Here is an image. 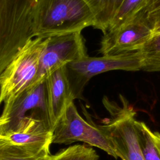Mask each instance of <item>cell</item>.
<instances>
[{
    "label": "cell",
    "mask_w": 160,
    "mask_h": 160,
    "mask_svg": "<svg viewBox=\"0 0 160 160\" xmlns=\"http://www.w3.org/2000/svg\"><path fill=\"white\" fill-rule=\"evenodd\" d=\"M94 25V15L83 0H37L34 6V38L81 32Z\"/></svg>",
    "instance_id": "obj_1"
},
{
    "label": "cell",
    "mask_w": 160,
    "mask_h": 160,
    "mask_svg": "<svg viewBox=\"0 0 160 160\" xmlns=\"http://www.w3.org/2000/svg\"><path fill=\"white\" fill-rule=\"evenodd\" d=\"M37 0H0V75L31 39Z\"/></svg>",
    "instance_id": "obj_2"
},
{
    "label": "cell",
    "mask_w": 160,
    "mask_h": 160,
    "mask_svg": "<svg viewBox=\"0 0 160 160\" xmlns=\"http://www.w3.org/2000/svg\"><path fill=\"white\" fill-rule=\"evenodd\" d=\"M48 38H34L18 52L0 75V104L13 101L31 87L38 74L41 54Z\"/></svg>",
    "instance_id": "obj_3"
},
{
    "label": "cell",
    "mask_w": 160,
    "mask_h": 160,
    "mask_svg": "<svg viewBox=\"0 0 160 160\" xmlns=\"http://www.w3.org/2000/svg\"><path fill=\"white\" fill-rule=\"evenodd\" d=\"M142 68L139 51L116 56H86L66 65V75L74 99H83L86 85L94 76L112 70L136 71Z\"/></svg>",
    "instance_id": "obj_4"
},
{
    "label": "cell",
    "mask_w": 160,
    "mask_h": 160,
    "mask_svg": "<svg viewBox=\"0 0 160 160\" xmlns=\"http://www.w3.org/2000/svg\"><path fill=\"white\" fill-rule=\"evenodd\" d=\"M81 141L97 147L117 159L114 144L102 125L84 119L71 102L56 123L52 133V144H70Z\"/></svg>",
    "instance_id": "obj_5"
},
{
    "label": "cell",
    "mask_w": 160,
    "mask_h": 160,
    "mask_svg": "<svg viewBox=\"0 0 160 160\" xmlns=\"http://www.w3.org/2000/svg\"><path fill=\"white\" fill-rule=\"evenodd\" d=\"M122 105L104 97L102 102L111 118L102 125L109 134L118 158L122 160H145L142 154L135 128L134 109L121 96Z\"/></svg>",
    "instance_id": "obj_6"
},
{
    "label": "cell",
    "mask_w": 160,
    "mask_h": 160,
    "mask_svg": "<svg viewBox=\"0 0 160 160\" xmlns=\"http://www.w3.org/2000/svg\"><path fill=\"white\" fill-rule=\"evenodd\" d=\"M88 56L81 31L48 38L40 58L38 74L31 87L45 81L52 72L69 62Z\"/></svg>",
    "instance_id": "obj_7"
},
{
    "label": "cell",
    "mask_w": 160,
    "mask_h": 160,
    "mask_svg": "<svg viewBox=\"0 0 160 160\" xmlns=\"http://www.w3.org/2000/svg\"><path fill=\"white\" fill-rule=\"evenodd\" d=\"M28 111L39 112L49 121L46 81L28 88L4 105L0 116V137L16 129Z\"/></svg>",
    "instance_id": "obj_8"
},
{
    "label": "cell",
    "mask_w": 160,
    "mask_h": 160,
    "mask_svg": "<svg viewBox=\"0 0 160 160\" xmlns=\"http://www.w3.org/2000/svg\"><path fill=\"white\" fill-rule=\"evenodd\" d=\"M153 34L148 25L134 18L114 30L103 33L99 51L102 56H116L138 51Z\"/></svg>",
    "instance_id": "obj_9"
},
{
    "label": "cell",
    "mask_w": 160,
    "mask_h": 160,
    "mask_svg": "<svg viewBox=\"0 0 160 160\" xmlns=\"http://www.w3.org/2000/svg\"><path fill=\"white\" fill-rule=\"evenodd\" d=\"M52 133L49 121L41 113L34 112L25 116L16 129L0 138L37 151H49Z\"/></svg>",
    "instance_id": "obj_10"
},
{
    "label": "cell",
    "mask_w": 160,
    "mask_h": 160,
    "mask_svg": "<svg viewBox=\"0 0 160 160\" xmlns=\"http://www.w3.org/2000/svg\"><path fill=\"white\" fill-rule=\"evenodd\" d=\"M49 122L52 131L68 106L75 99L66 75V65L46 79Z\"/></svg>",
    "instance_id": "obj_11"
},
{
    "label": "cell",
    "mask_w": 160,
    "mask_h": 160,
    "mask_svg": "<svg viewBox=\"0 0 160 160\" xmlns=\"http://www.w3.org/2000/svg\"><path fill=\"white\" fill-rule=\"evenodd\" d=\"M94 17V28L105 32L124 0H83Z\"/></svg>",
    "instance_id": "obj_12"
},
{
    "label": "cell",
    "mask_w": 160,
    "mask_h": 160,
    "mask_svg": "<svg viewBox=\"0 0 160 160\" xmlns=\"http://www.w3.org/2000/svg\"><path fill=\"white\" fill-rule=\"evenodd\" d=\"M0 160H54V156L49 151H37L0 138Z\"/></svg>",
    "instance_id": "obj_13"
},
{
    "label": "cell",
    "mask_w": 160,
    "mask_h": 160,
    "mask_svg": "<svg viewBox=\"0 0 160 160\" xmlns=\"http://www.w3.org/2000/svg\"><path fill=\"white\" fill-rule=\"evenodd\" d=\"M139 52L142 59V70L160 72V32L154 33Z\"/></svg>",
    "instance_id": "obj_14"
},
{
    "label": "cell",
    "mask_w": 160,
    "mask_h": 160,
    "mask_svg": "<svg viewBox=\"0 0 160 160\" xmlns=\"http://www.w3.org/2000/svg\"><path fill=\"white\" fill-rule=\"evenodd\" d=\"M148 1L124 0L106 31L114 30L132 20L135 16L146 5Z\"/></svg>",
    "instance_id": "obj_15"
},
{
    "label": "cell",
    "mask_w": 160,
    "mask_h": 160,
    "mask_svg": "<svg viewBox=\"0 0 160 160\" xmlns=\"http://www.w3.org/2000/svg\"><path fill=\"white\" fill-rule=\"evenodd\" d=\"M135 128L139 144L144 159L160 160V154L149 134L151 129L145 123L137 120L135 121Z\"/></svg>",
    "instance_id": "obj_16"
},
{
    "label": "cell",
    "mask_w": 160,
    "mask_h": 160,
    "mask_svg": "<svg viewBox=\"0 0 160 160\" xmlns=\"http://www.w3.org/2000/svg\"><path fill=\"white\" fill-rule=\"evenodd\" d=\"M53 156L54 160H99L95 150L81 144L62 149Z\"/></svg>",
    "instance_id": "obj_17"
},
{
    "label": "cell",
    "mask_w": 160,
    "mask_h": 160,
    "mask_svg": "<svg viewBox=\"0 0 160 160\" xmlns=\"http://www.w3.org/2000/svg\"><path fill=\"white\" fill-rule=\"evenodd\" d=\"M134 18L144 22L153 31L160 24V0H149Z\"/></svg>",
    "instance_id": "obj_18"
},
{
    "label": "cell",
    "mask_w": 160,
    "mask_h": 160,
    "mask_svg": "<svg viewBox=\"0 0 160 160\" xmlns=\"http://www.w3.org/2000/svg\"><path fill=\"white\" fill-rule=\"evenodd\" d=\"M150 136L154 143L155 147L156 148L158 152L160 154V132H152L151 130L149 132Z\"/></svg>",
    "instance_id": "obj_19"
},
{
    "label": "cell",
    "mask_w": 160,
    "mask_h": 160,
    "mask_svg": "<svg viewBox=\"0 0 160 160\" xmlns=\"http://www.w3.org/2000/svg\"><path fill=\"white\" fill-rule=\"evenodd\" d=\"M153 32L156 33V32H160V24L158 25L156 27H155L153 29Z\"/></svg>",
    "instance_id": "obj_20"
}]
</instances>
